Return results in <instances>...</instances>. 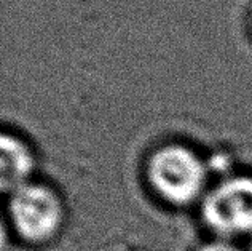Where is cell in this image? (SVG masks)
<instances>
[{
	"label": "cell",
	"mask_w": 252,
	"mask_h": 251,
	"mask_svg": "<svg viewBox=\"0 0 252 251\" xmlns=\"http://www.w3.org/2000/svg\"><path fill=\"white\" fill-rule=\"evenodd\" d=\"M204 219L225 235L252 230V178H233L212 190L203 207Z\"/></svg>",
	"instance_id": "3957f363"
},
{
	"label": "cell",
	"mask_w": 252,
	"mask_h": 251,
	"mask_svg": "<svg viewBox=\"0 0 252 251\" xmlns=\"http://www.w3.org/2000/svg\"><path fill=\"white\" fill-rule=\"evenodd\" d=\"M150 179L168 200L184 203L200 194L204 167L193 152L181 147H163L150 160Z\"/></svg>",
	"instance_id": "6da1fadb"
},
{
	"label": "cell",
	"mask_w": 252,
	"mask_h": 251,
	"mask_svg": "<svg viewBox=\"0 0 252 251\" xmlns=\"http://www.w3.org/2000/svg\"><path fill=\"white\" fill-rule=\"evenodd\" d=\"M198 251H241V250L230 242L216 240V242H211V243H206V245H203Z\"/></svg>",
	"instance_id": "5b68a950"
},
{
	"label": "cell",
	"mask_w": 252,
	"mask_h": 251,
	"mask_svg": "<svg viewBox=\"0 0 252 251\" xmlns=\"http://www.w3.org/2000/svg\"><path fill=\"white\" fill-rule=\"evenodd\" d=\"M10 211L18 232L31 242L48 240L61 222V205L56 195L37 184L15 189Z\"/></svg>",
	"instance_id": "7a4b0ae2"
},
{
	"label": "cell",
	"mask_w": 252,
	"mask_h": 251,
	"mask_svg": "<svg viewBox=\"0 0 252 251\" xmlns=\"http://www.w3.org/2000/svg\"><path fill=\"white\" fill-rule=\"evenodd\" d=\"M2 186L5 189H18L28 178L32 160L26 149L16 138L2 136Z\"/></svg>",
	"instance_id": "277c9868"
}]
</instances>
